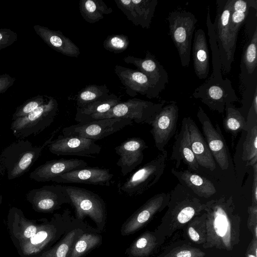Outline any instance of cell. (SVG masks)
<instances>
[{"mask_svg": "<svg viewBox=\"0 0 257 257\" xmlns=\"http://www.w3.org/2000/svg\"><path fill=\"white\" fill-rule=\"evenodd\" d=\"M170 160L175 161L177 169L179 167L181 161L190 170L196 171L199 168L191 146L186 117L182 121L179 132L175 134Z\"/></svg>", "mask_w": 257, "mask_h": 257, "instance_id": "obj_19", "label": "cell"}, {"mask_svg": "<svg viewBox=\"0 0 257 257\" xmlns=\"http://www.w3.org/2000/svg\"><path fill=\"white\" fill-rule=\"evenodd\" d=\"M197 117L202 125L207 145L215 160L222 170L229 167V155L225 140L218 124L215 127L201 106L198 107Z\"/></svg>", "mask_w": 257, "mask_h": 257, "instance_id": "obj_13", "label": "cell"}, {"mask_svg": "<svg viewBox=\"0 0 257 257\" xmlns=\"http://www.w3.org/2000/svg\"><path fill=\"white\" fill-rule=\"evenodd\" d=\"M192 97L199 99L211 110L222 113L227 104L238 101L239 99L230 80L223 78L222 74H211L208 79L197 87Z\"/></svg>", "mask_w": 257, "mask_h": 257, "instance_id": "obj_5", "label": "cell"}, {"mask_svg": "<svg viewBox=\"0 0 257 257\" xmlns=\"http://www.w3.org/2000/svg\"><path fill=\"white\" fill-rule=\"evenodd\" d=\"M242 160L246 166H252L257 163V124L256 123L247 131V135L242 145Z\"/></svg>", "mask_w": 257, "mask_h": 257, "instance_id": "obj_32", "label": "cell"}, {"mask_svg": "<svg viewBox=\"0 0 257 257\" xmlns=\"http://www.w3.org/2000/svg\"><path fill=\"white\" fill-rule=\"evenodd\" d=\"M248 257H256V256L253 255H252V254H249L248 255Z\"/></svg>", "mask_w": 257, "mask_h": 257, "instance_id": "obj_45", "label": "cell"}, {"mask_svg": "<svg viewBox=\"0 0 257 257\" xmlns=\"http://www.w3.org/2000/svg\"><path fill=\"white\" fill-rule=\"evenodd\" d=\"M166 150L131 174L118 185V191L129 196H137L148 191L163 175L167 163Z\"/></svg>", "mask_w": 257, "mask_h": 257, "instance_id": "obj_4", "label": "cell"}, {"mask_svg": "<svg viewBox=\"0 0 257 257\" xmlns=\"http://www.w3.org/2000/svg\"><path fill=\"white\" fill-rule=\"evenodd\" d=\"M250 8L257 10L256 0H233L229 27L232 35L236 40L238 31L244 23Z\"/></svg>", "mask_w": 257, "mask_h": 257, "instance_id": "obj_28", "label": "cell"}, {"mask_svg": "<svg viewBox=\"0 0 257 257\" xmlns=\"http://www.w3.org/2000/svg\"><path fill=\"white\" fill-rule=\"evenodd\" d=\"M48 96L38 95L27 99L22 105L18 106L12 115V120L24 117L43 104L48 99Z\"/></svg>", "mask_w": 257, "mask_h": 257, "instance_id": "obj_34", "label": "cell"}, {"mask_svg": "<svg viewBox=\"0 0 257 257\" xmlns=\"http://www.w3.org/2000/svg\"><path fill=\"white\" fill-rule=\"evenodd\" d=\"M130 44L127 36L122 34L109 35L103 43L104 48L112 53H119L124 51Z\"/></svg>", "mask_w": 257, "mask_h": 257, "instance_id": "obj_35", "label": "cell"}, {"mask_svg": "<svg viewBox=\"0 0 257 257\" xmlns=\"http://www.w3.org/2000/svg\"><path fill=\"white\" fill-rule=\"evenodd\" d=\"M120 102V97L109 94L81 108L76 107L74 119L78 123L85 122L90 117L105 113Z\"/></svg>", "mask_w": 257, "mask_h": 257, "instance_id": "obj_27", "label": "cell"}, {"mask_svg": "<svg viewBox=\"0 0 257 257\" xmlns=\"http://www.w3.org/2000/svg\"><path fill=\"white\" fill-rule=\"evenodd\" d=\"M87 162L78 159L50 160L36 168L30 174L29 177L37 182H48L64 173L87 167Z\"/></svg>", "mask_w": 257, "mask_h": 257, "instance_id": "obj_18", "label": "cell"}, {"mask_svg": "<svg viewBox=\"0 0 257 257\" xmlns=\"http://www.w3.org/2000/svg\"><path fill=\"white\" fill-rule=\"evenodd\" d=\"M179 117V107L175 101H171L162 107L152 122L150 132L155 145L163 152L169 142L176 134Z\"/></svg>", "mask_w": 257, "mask_h": 257, "instance_id": "obj_11", "label": "cell"}, {"mask_svg": "<svg viewBox=\"0 0 257 257\" xmlns=\"http://www.w3.org/2000/svg\"><path fill=\"white\" fill-rule=\"evenodd\" d=\"M127 64L135 65L138 70L143 72L151 79L166 86L169 82L168 73L156 57L149 51H147L144 58L127 56L123 58Z\"/></svg>", "mask_w": 257, "mask_h": 257, "instance_id": "obj_23", "label": "cell"}, {"mask_svg": "<svg viewBox=\"0 0 257 257\" xmlns=\"http://www.w3.org/2000/svg\"><path fill=\"white\" fill-rule=\"evenodd\" d=\"M151 247L149 237L143 236L138 238L132 245L130 252L135 256H142L145 255Z\"/></svg>", "mask_w": 257, "mask_h": 257, "instance_id": "obj_37", "label": "cell"}, {"mask_svg": "<svg viewBox=\"0 0 257 257\" xmlns=\"http://www.w3.org/2000/svg\"><path fill=\"white\" fill-rule=\"evenodd\" d=\"M192 52L196 76L200 79H206L210 70L209 55L206 35L202 29L195 32Z\"/></svg>", "mask_w": 257, "mask_h": 257, "instance_id": "obj_24", "label": "cell"}, {"mask_svg": "<svg viewBox=\"0 0 257 257\" xmlns=\"http://www.w3.org/2000/svg\"><path fill=\"white\" fill-rule=\"evenodd\" d=\"M188 233L192 240L195 241L199 240V235L193 228L190 227L188 229Z\"/></svg>", "mask_w": 257, "mask_h": 257, "instance_id": "obj_43", "label": "cell"}, {"mask_svg": "<svg viewBox=\"0 0 257 257\" xmlns=\"http://www.w3.org/2000/svg\"><path fill=\"white\" fill-rule=\"evenodd\" d=\"M170 197V192H162L149 199L128 220L124 226L123 234L132 233L138 229L155 212L169 202Z\"/></svg>", "mask_w": 257, "mask_h": 257, "instance_id": "obj_20", "label": "cell"}, {"mask_svg": "<svg viewBox=\"0 0 257 257\" xmlns=\"http://www.w3.org/2000/svg\"><path fill=\"white\" fill-rule=\"evenodd\" d=\"M100 241L99 236L84 233L76 242L70 257H80L88 250L96 246Z\"/></svg>", "mask_w": 257, "mask_h": 257, "instance_id": "obj_33", "label": "cell"}, {"mask_svg": "<svg viewBox=\"0 0 257 257\" xmlns=\"http://www.w3.org/2000/svg\"><path fill=\"white\" fill-rule=\"evenodd\" d=\"M49 151L58 156H78L94 157L101 147L95 141L76 136L59 135L47 145Z\"/></svg>", "mask_w": 257, "mask_h": 257, "instance_id": "obj_12", "label": "cell"}, {"mask_svg": "<svg viewBox=\"0 0 257 257\" xmlns=\"http://www.w3.org/2000/svg\"><path fill=\"white\" fill-rule=\"evenodd\" d=\"M76 233L75 230L69 232L55 249L52 257H67L72 248Z\"/></svg>", "mask_w": 257, "mask_h": 257, "instance_id": "obj_36", "label": "cell"}, {"mask_svg": "<svg viewBox=\"0 0 257 257\" xmlns=\"http://www.w3.org/2000/svg\"><path fill=\"white\" fill-rule=\"evenodd\" d=\"M170 36L180 57L183 67L190 64L193 34L197 22L192 13L182 9L170 12L167 18Z\"/></svg>", "mask_w": 257, "mask_h": 257, "instance_id": "obj_3", "label": "cell"}, {"mask_svg": "<svg viewBox=\"0 0 257 257\" xmlns=\"http://www.w3.org/2000/svg\"><path fill=\"white\" fill-rule=\"evenodd\" d=\"M16 78L7 73L0 75V94L5 93L14 84Z\"/></svg>", "mask_w": 257, "mask_h": 257, "instance_id": "obj_39", "label": "cell"}, {"mask_svg": "<svg viewBox=\"0 0 257 257\" xmlns=\"http://www.w3.org/2000/svg\"><path fill=\"white\" fill-rule=\"evenodd\" d=\"M58 111L56 99L48 96L45 103L25 116L12 121L11 129L19 139L36 136L49 127L54 121Z\"/></svg>", "mask_w": 257, "mask_h": 257, "instance_id": "obj_7", "label": "cell"}, {"mask_svg": "<svg viewBox=\"0 0 257 257\" xmlns=\"http://www.w3.org/2000/svg\"><path fill=\"white\" fill-rule=\"evenodd\" d=\"M60 128L55 130L41 146H34L28 140H20L7 146L0 154L1 174L13 180L28 172Z\"/></svg>", "mask_w": 257, "mask_h": 257, "instance_id": "obj_1", "label": "cell"}, {"mask_svg": "<svg viewBox=\"0 0 257 257\" xmlns=\"http://www.w3.org/2000/svg\"><path fill=\"white\" fill-rule=\"evenodd\" d=\"M148 146L140 138H128L114 148L119 156L116 165L120 168L123 176L132 172L143 161V151Z\"/></svg>", "mask_w": 257, "mask_h": 257, "instance_id": "obj_16", "label": "cell"}, {"mask_svg": "<svg viewBox=\"0 0 257 257\" xmlns=\"http://www.w3.org/2000/svg\"><path fill=\"white\" fill-rule=\"evenodd\" d=\"M257 27L244 49L240 64V78L244 85L249 86L256 77L257 72Z\"/></svg>", "mask_w": 257, "mask_h": 257, "instance_id": "obj_26", "label": "cell"}, {"mask_svg": "<svg viewBox=\"0 0 257 257\" xmlns=\"http://www.w3.org/2000/svg\"><path fill=\"white\" fill-rule=\"evenodd\" d=\"M233 0H217L213 29L220 54L221 71L229 73L234 61L237 40L232 35L229 19Z\"/></svg>", "mask_w": 257, "mask_h": 257, "instance_id": "obj_2", "label": "cell"}, {"mask_svg": "<svg viewBox=\"0 0 257 257\" xmlns=\"http://www.w3.org/2000/svg\"><path fill=\"white\" fill-rule=\"evenodd\" d=\"M113 174L108 169L85 167L55 177L52 181L59 183H78L109 187Z\"/></svg>", "mask_w": 257, "mask_h": 257, "instance_id": "obj_17", "label": "cell"}, {"mask_svg": "<svg viewBox=\"0 0 257 257\" xmlns=\"http://www.w3.org/2000/svg\"><path fill=\"white\" fill-rule=\"evenodd\" d=\"M27 198L41 211L53 210L63 203H70L65 186L60 185H46L32 189L27 194Z\"/></svg>", "mask_w": 257, "mask_h": 257, "instance_id": "obj_14", "label": "cell"}, {"mask_svg": "<svg viewBox=\"0 0 257 257\" xmlns=\"http://www.w3.org/2000/svg\"><path fill=\"white\" fill-rule=\"evenodd\" d=\"M191 251L187 250L181 251L177 254V257H191Z\"/></svg>", "mask_w": 257, "mask_h": 257, "instance_id": "obj_44", "label": "cell"}, {"mask_svg": "<svg viewBox=\"0 0 257 257\" xmlns=\"http://www.w3.org/2000/svg\"><path fill=\"white\" fill-rule=\"evenodd\" d=\"M132 120L110 118L78 123L62 129L64 136L83 137L94 141L102 139L133 123Z\"/></svg>", "mask_w": 257, "mask_h": 257, "instance_id": "obj_8", "label": "cell"}, {"mask_svg": "<svg viewBox=\"0 0 257 257\" xmlns=\"http://www.w3.org/2000/svg\"><path fill=\"white\" fill-rule=\"evenodd\" d=\"M171 173L178 179L180 184L190 189L197 195L209 198L216 192L213 183L207 178L194 173L189 170H177L172 168Z\"/></svg>", "mask_w": 257, "mask_h": 257, "instance_id": "obj_25", "label": "cell"}, {"mask_svg": "<svg viewBox=\"0 0 257 257\" xmlns=\"http://www.w3.org/2000/svg\"><path fill=\"white\" fill-rule=\"evenodd\" d=\"M48 233L44 230L39 231L30 238V241L33 244H38L43 242L48 237Z\"/></svg>", "mask_w": 257, "mask_h": 257, "instance_id": "obj_41", "label": "cell"}, {"mask_svg": "<svg viewBox=\"0 0 257 257\" xmlns=\"http://www.w3.org/2000/svg\"><path fill=\"white\" fill-rule=\"evenodd\" d=\"M109 90L105 84H90L85 86L71 98L76 102L77 107L81 108L109 94Z\"/></svg>", "mask_w": 257, "mask_h": 257, "instance_id": "obj_30", "label": "cell"}, {"mask_svg": "<svg viewBox=\"0 0 257 257\" xmlns=\"http://www.w3.org/2000/svg\"><path fill=\"white\" fill-rule=\"evenodd\" d=\"M37 228L34 225L28 226L24 232V236L27 238L33 236L36 233Z\"/></svg>", "mask_w": 257, "mask_h": 257, "instance_id": "obj_42", "label": "cell"}, {"mask_svg": "<svg viewBox=\"0 0 257 257\" xmlns=\"http://www.w3.org/2000/svg\"><path fill=\"white\" fill-rule=\"evenodd\" d=\"M18 34L8 28L0 29V51L17 41Z\"/></svg>", "mask_w": 257, "mask_h": 257, "instance_id": "obj_38", "label": "cell"}, {"mask_svg": "<svg viewBox=\"0 0 257 257\" xmlns=\"http://www.w3.org/2000/svg\"><path fill=\"white\" fill-rule=\"evenodd\" d=\"M35 33L50 47L63 55L78 57L79 48L60 31H54L39 25L33 26Z\"/></svg>", "mask_w": 257, "mask_h": 257, "instance_id": "obj_21", "label": "cell"}, {"mask_svg": "<svg viewBox=\"0 0 257 257\" xmlns=\"http://www.w3.org/2000/svg\"><path fill=\"white\" fill-rule=\"evenodd\" d=\"M186 118L192 150L199 166L214 171L215 161L206 141L195 121L190 117Z\"/></svg>", "mask_w": 257, "mask_h": 257, "instance_id": "obj_22", "label": "cell"}, {"mask_svg": "<svg viewBox=\"0 0 257 257\" xmlns=\"http://www.w3.org/2000/svg\"><path fill=\"white\" fill-rule=\"evenodd\" d=\"M127 20L142 28L150 27L158 0H114Z\"/></svg>", "mask_w": 257, "mask_h": 257, "instance_id": "obj_15", "label": "cell"}, {"mask_svg": "<svg viewBox=\"0 0 257 257\" xmlns=\"http://www.w3.org/2000/svg\"><path fill=\"white\" fill-rule=\"evenodd\" d=\"M81 16L87 22L93 24L111 13L112 9L101 0H81L79 3Z\"/></svg>", "mask_w": 257, "mask_h": 257, "instance_id": "obj_29", "label": "cell"}, {"mask_svg": "<svg viewBox=\"0 0 257 257\" xmlns=\"http://www.w3.org/2000/svg\"><path fill=\"white\" fill-rule=\"evenodd\" d=\"M166 103L165 100L156 103L137 98L129 99L121 101L105 113L90 117L85 122L106 118H123L130 119L138 123L151 125Z\"/></svg>", "mask_w": 257, "mask_h": 257, "instance_id": "obj_6", "label": "cell"}, {"mask_svg": "<svg viewBox=\"0 0 257 257\" xmlns=\"http://www.w3.org/2000/svg\"><path fill=\"white\" fill-rule=\"evenodd\" d=\"M114 72L125 87L126 94L132 97L140 93L150 99L158 98L166 87L138 70L116 65Z\"/></svg>", "mask_w": 257, "mask_h": 257, "instance_id": "obj_10", "label": "cell"}, {"mask_svg": "<svg viewBox=\"0 0 257 257\" xmlns=\"http://www.w3.org/2000/svg\"><path fill=\"white\" fill-rule=\"evenodd\" d=\"M225 110L223 125L226 131L236 135L241 131H247L248 127L246 119L232 103L227 104Z\"/></svg>", "mask_w": 257, "mask_h": 257, "instance_id": "obj_31", "label": "cell"}, {"mask_svg": "<svg viewBox=\"0 0 257 257\" xmlns=\"http://www.w3.org/2000/svg\"><path fill=\"white\" fill-rule=\"evenodd\" d=\"M65 186L78 218L88 216L97 223L103 221L105 216V204L98 194L83 188Z\"/></svg>", "mask_w": 257, "mask_h": 257, "instance_id": "obj_9", "label": "cell"}, {"mask_svg": "<svg viewBox=\"0 0 257 257\" xmlns=\"http://www.w3.org/2000/svg\"><path fill=\"white\" fill-rule=\"evenodd\" d=\"M1 200H2V196L0 195V203L1 202Z\"/></svg>", "mask_w": 257, "mask_h": 257, "instance_id": "obj_46", "label": "cell"}, {"mask_svg": "<svg viewBox=\"0 0 257 257\" xmlns=\"http://www.w3.org/2000/svg\"><path fill=\"white\" fill-rule=\"evenodd\" d=\"M253 167V183L252 186V202L256 205L257 202V163L254 164Z\"/></svg>", "mask_w": 257, "mask_h": 257, "instance_id": "obj_40", "label": "cell"}]
</instances>
